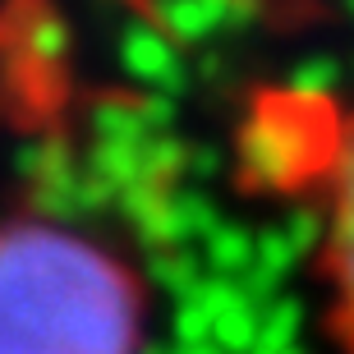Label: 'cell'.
<instances>
[{"instance_id":"1","label":"cell","mask_w":354,"mask_h":354,"mask_svg":"<svg viewBox=\"0 0 354 354\" xmlns=\"http://www.w3.org/2000/svg\"><path fill=\"white\" fill-rule=\"evenodd\" d=\"M138 345L133 267L65 225H0V354H138Z\"/></svg>"},{"instance_id":"2","label":"cell","mask_w":354,"mask_h":354,"mask_svg":"<svg viewBox=\"0 0 354 354\" xmlns=\"http://www.w3.org/2000/svg\"><path fill=\"white\" fill-rule=\"evenodd\" d=\"M322 331L336 354H354V111L341 115L322 171Z\"/></svg>"},{"instance_id":"3","label":"cell","mask_w":354,"mask_h":354,"mask_svg":"<svg viewBox=\"0 0 354 354\" xmlns=\"http://www.w3.org/2000/svg\"><path fill=\"white\" fill-rule=\"evenodd\" d=\"M143 5H157V0H143Z\"/></svg>"}]
</instances>
